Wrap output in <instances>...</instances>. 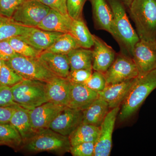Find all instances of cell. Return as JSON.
Masks as SVG:
<instances>
[{
	"label": "cell",
	"instance_id": "cell-19",
	"mask_svg": "<svg viewBox=\"0 0 156 156\" xmlns=\"http://www.w3.org/2000/svg\"><path fill=\"white\" fill-rule=\"evenodd\" d=\"M73 20L68 14H62L51 9L37 27L49 31L67 33Z\"/></svg>",
	"mask_w": 156,
	"mask_h": 156
},
{
	"label": "cell",
	"instance_id": "cell-37",
	"mask_svg": "<svg viewBox=\"0 0 156 156\" xmlns=\"http://www.w3.org/2000/svg\"><path fill=\"white\" fill-rule=\"evenodd\" d=\"M17 55L8 40L0 41V58L2 60L8 61Z\"/></svg>",
	"mask_w": 156,
	"mask_h": 156
},
{
	"label": "cell",
	"instance_id": "cell-40",
	"mask_svg": "<svg viewBox=\"0 0 156 156\" xmlns=\"http://www.w3.org/2000/svg\"><path fill=\"white\" fill-rule=\"evenodd\" d=\"M133 1V0H122L124 5H126L128 8L131 5V3Z\"/></svg>",
	"mask_w": 156,
	"mask_h": 156
},
{
	"label": "cell",
	"instance_id": "cell-41",
	"mask_svg": "<svg viewBox=\"0 0 156 156\" xmlns=\"http://www.w3.org/2000/svg\"><path fill=\"white\" fill-rule=\"evenodd\" d=\"M3 60H2L1 58H0V70H1V67H2V64Z\"/></svg>",
	"mask_w": 156,
	"mask_h": 156
},
{
	"label": "cell",
	"instance_id": "cell-26",
	"mask_svg": "<svg viewBox=\"0 0 156 156\" xmlns=\"http://www.w3.org/2000/svg\"><path fill=\"white\" fill-rule=\"evenodd\" d=\"M0 143L17 151L21 150L23 144L19 132L10 123L0 124Z\"/></svg>",
	"mask_w": 156,
	"mask_h": 156
},
{
	"label": "cell",
	"instance_id": "cell-16",
	"mask_svg": "<svg viewBox=\"0 0 156 156\" xmlns=\"http://www.w3.org/2000/svg\"><path fill=\"white\" fill-rule=\"evenodd\" d=\"M38 58L42 64L57 76L67 78L70 71L69 62L66 54L43 51Z\"/></svg>",
	"mask_w": 156,
	"mask_h": 156
},
{
	"label": "cell",
	"instance_id": "cell-8",
	"mask_svg": "<svg viewBox=\"0 0 156 156\" xmlns=\"http://www.w3.org/2000/svg\"><path fill=\"white\" fill-rule=\"evenodd\" d=\"M104 75L108 85L136 78L139 73L132 57L120 52Z\"/></svg>",
	"mask_w": 156,
	"mask_h": 156
},
{
	"label": "cell",
	"instance_id": "cell-29",
	"mask_svg": "<svg viewBox=\"0 0 156 156\" xmlns=\"http://www.w3.org/2000/svg\"><path fill=\"white\" fill-rule=\"evenodd\" d=\"M8 41L16 53L21 56L38 57L42 52L28 44L18 36L13 37Z\"/></svg>",
	"mask_w": 156,
	"mask_h": 156
},
{
	"label": "cell",
	"instance_id": "cell-23",
	"mask_svg": "<svg viewBox=\"0 0 156 156\" xmlns=\"http://www.w3.org/2000/svg\"><path fill=\"white\" fill-rule=\"evenodd\" d=\"M100 127L82 123L69 136L71 146L82 143L96 142L99 136Z\"/></svg>",
	"mask_w": 156,
	"mask_h": 156
},
{
	"label": "cell",
	"instance_id": "cell-14",
	"mask_svg": "<svg viewBox=\"0 0 156 156\" xmlns=\"http://www.w3.org/2000/svg\"><path fill=\"white\" fill-rule=\"evenodd\" d=\"M62 34L27 27L23 34L18 37L35 49L43 52L50 48Z\"/></svg>",
	"mask_w": 156,
	"mask_h": 156
},
{
	"label": "cell",
	"instance_id": "cell-15",
	"mask_svg": "<svg viewBox=\"0 0 156 156\" xmlns=\"http://www.w3.org/2000/svg\"><path fill=\"white\" fill-rule=\"evenodd\" d=\"M92 69L104 74L114 61L117 54L102 39L93 35Z\"/></svg>",
	"mask_w": 156,
	"mask_h": 156
},
{
	"label": "cell",
	"instance_id": "cell-18",
	"mask_svg": "<svg viewBox=\"0 0 156 156\" xmlns=\"http://www.w3.org/2000/svg\"><path fill=\"white\" fill-rule=\"evenodd\" d=\"M136 78L122 83L107 85L103 91L98 92L99 97L107 102L110 109L121 106Z\"/></svg>",
	"mask_w": 156,
	"mask_h": 156
},
{
	"label": "cell",
	"instance_id": "cell-5",
	"mask_svg": "<svg viewBox=\"0 0 156 156\" xmlns=\"http://www.w3.org/2000/svg\"><path fill=\"white\" fill-rule=\"evenodd\" d=\"M11 88L14 102L26 109L31 110L48 102L45 82L23 80Z\"/></svg>",
	"mask_w": 156,
	"mask_h": 156
},
{
	"label": "cell",
	"instance_id": "cell-13",
	"mask_svg": "<svg viewBox=\"0 0 156 156\" xmlns=\"http://www.w3.org/2000/svg\"><path fill=\"white\" fill-rule=\"evenodd\" d=\"M48 102L67 106L69 100L71 82L67 79L55 76L46 83Z\"/></svg>",
	"mask_w": 156,
	"mask_h": 156
},
{
	"label": "cell",
	"instance_id": "cell-7",
	"mask_svg": "<svg viewBox=\"0 0 156 156\" xmlns=\"http://www.w3.org/2000/svg\"><path fill=\"white\" fill-rule=\"evenodd\" d=\"M50 9L38 0H23L11 18L23 26L37 27Z\"/></svg>",
	"mask_w": 156,
	"mask_h": 156
},
{
	"label": "cell",
	"instance_id": "cell-38",
	"mask_svg": "<svg viewBox=\"0 0 156 156\" xmlns=\"http://www.w3.org/2000/svg\"><path fill=\"white\" fill-rule=\"evenodd\" d=\"M50 9L62 14H68L66 2L67 0H39Z\"/></svg>",
	"mask_w": 156,
	"mask_h": 156
},
{
	"label": "cell",
	"instance_id": "cell-31",
	"mask_svg": "<svg viewBox=\"0 0 156 156\" xmlns=\"http://www.w3.org/2000/svg\"><path fill=\"white\" fill-rule=\"evenodd\" d=\"M84 84L98 93L103 91L107 86L104 74L96 71L93 72L90 77Z\"/></svg>",
	"mask_w": 156,
	"mask_h": 156
},
{
	"label": "cell",
	"instance_id": "cell-25",
	"mask_svg": "<svg viewBox=\"0 0 156 156\" xmlns=\"http://www.w3.org/2000/svg\"><path fill=\"white\" fill-rule=\"evenodd\" d=\"M69 33L80 48L91 49L94 45V37L89 31L83 18L73 20Z\"/></svg>",
	"mask_w": 156,
	"mask_h": 156
},
{
	"label": "cell",
	"instance_id": "cell-43",
	"mask_svg": "<svg viewBox=\"0 0 156 156\" xmlns=\"http://www.w3.org/2000/svg\"><path fill=\"white\" fill-rule=\"evenodd\" d=\"M38 1H39V0H38Z\"/></svg>",
	"mask_w": 156,
	"mask_h": 156
},
{
	"label": "cell",
	"instance_id": "cell-33",
	"mask_svg": "<svg viewBox=\"0 0 156 156\" xmlns=\"http://www.w3.org/2000/svg\"><path fill=\"white\" fill-rule=\"evenodd\" d=\"M87 0H67L68 14L73 20L82 19L84 4Z\"/></svg>",
	"mask_w": 156,
	"mask_h": 156
},
{
	"label": "cell",
	"instance_id": "cell-2",
	"mask_svg": "<svg viewBox=\"0 0 156 156\" xmlns=\"http://www.w3.org/2000/svg\"><path fill=\"white\" fill-rule=\"evenodd\" d=\"M129 9L140 40L156 43V0H133Z\"/></svg>",
	"mask_w": 156,
	"mask_h": 156
},
{
	"label": "cell",
	"instance_id": "cell-3",
	"mask_svg": "<svg viewBox=\"0 0 156 156\" xmlns=\"http://www.w3.org/2000/svg\"><path fill=\"white\" fill-rule=\"evenodd\" d=\"M156 89V69L138 76L121 105L118 116L125 121L136 113L151 92Z\"/></svg>",
	"mask_w": 156,
	"mask_h": 156
},
{
	"label": "cell",
	"instance_id": "cell-11",
	"mask_svg": "<svg viewBox=\"0 0 156 156\" xmlns=\"http://www.w3.org/2000/svg\"><path fill=\"white\" fill-rule=\"evenodd\" d=\"M82 111L65 106L50 123L49 128L58 134L69 136L83 123Z\"/></svg>",
	"mask_w": 156,
	"mask_h": 156
},
{
	"label": "cell",
	"instance_id": "cell-24",
	"mask_svg": "<svg viewBox=\"0 0 156 156\" xmlns=\"http://www.w3.org/2000/svg\"><path fill=\"white\" fill-rule=\"evenodd\" d=\"M67 56L70 70L92 69L93 56L91 49L76 48L69 52Z\"/></svg>",
	"mask_w": 156,
	"mask_h": 156
},
{
	"label": "cell",
	"instance_id": "cell-4",
	"mask_svg": "<svg viewBox=\"0 0 156 156\" xmlns=\"http://www.w3.org/2000/svg\"><path fill=\"white\" fill-rule=\"evenodd\" d=\"M71 147L68 136L48 128L36 132L23 144L21 149L30 154L49 152L62 155L69 152Z\"/></svg>",
	"mask_w": 156,
	"mask_h": 156
},
{
	"label": "cell",
	"instance_id": "cell-32",
	"mask_svg": "<svg viewBox=\"0 0 156 156\" xmlns=\"http://www.w3.org/2000/svg\"><path fill=\"white\" fill-rule=\"evenodd\" d=\"M95 142L82 143L71 146L69 152L73 156H94Z\"/></svg>",
	"mask_w": 156,
	"mask_h": 156
},
{
	"label": "cell",
	"instance_id": "cell-30",
	"mask_svg": "<svg viewBox=\"0 0 156 156\" xmlns=\"http://www.w3.org/2000/svg\"><path fill=\"white\" fill-rule=\"evenodd\" d=\"M24 80L3 61L0 70V85L12 87Z\"/></svg>",
	"mask_w": 156,
	"mask_h": 156
},
{
	"label": "cell",
	"instance_id": "cell-12",
	"mask_svg": "<svg viewBox=\"0 0 156 156\" xmlns=\"http://www.w3.org/2000/svg\"><path fill=\"white\" fill-rule=\"evenodd\" d=\"M65 107L47 102L30 110L31 124L35 132L49 128L50 123Z\"/></svg>",
	"mask_w": 156,
	"mask_h": 156
},
{
	"label": "cell",
	"instance_id": "cell-28",
	"mask_svg": "<svg viewBox=\"0 0 156 156\" xmlns=\"http://www.w3.org/2000/svg\"><path fill=\"white\" fill-rule=\"evenodd\" d=\"M80 47L74 38L69 33L61 35L46 51L58 54H66Z\"/></svg>",
	"mask_w": 156,
	"mask_h": 156
},
{
	"label": "cell",
	"instance_id": "cell-39",
	"mask_svg": "<svg viewBox=\"0 0 156 156\" xmlns=\"http://www.w3.org/2000/svg\"><path fill=\"white\" fill-rule=\"evenodd\" d=\"M16 105L4 107H0V124L10 123Z\"/></svg>",
	"mask_w": 156,
	"mask_h": 156
},
{
	"label": "cell",
	"instance_id": "cell-35",
	"mask_svg": "<svg viewBox=\"0 0 156 156\" xmlns=\"http://www.w3.org/2000/svg\"><path fill=\"white\" fill-rule=\"evenodd\" d=\"M93 69H76L70 71L67 78L71 83L84 84L90 77Z\"/></svg>",
	"mask_w": 156,
	"mask_h": 156
},
{
	"label": "cell",
	"instance_id": "cell-27",
	"mask_svg": "<svg viewBox=\"0 0 156 156\" xmlns=\"http://www.w3.org/2000/svg\"><path fill=\"white\" fill-rule=\"evenodd\" d=\"M27 27L0 14V41L21 35Z\"/></svg>",
	"mask_w": 156,
	"mask_h": 156
},
{
	"label": "cell",
	"instance_id": "cell-42",
	"mask_svg": "<svg viewBox=\"0 0 156 156\" xmlns=\"http://www.w3.org/2000/svg\"><path fill=\"white\" fill-rule=\"evenodd\" d=\"M2 145V144H1V143H0V145Z\"/></svg>",
	"mask_w": 156,
	"mask_h": 156
},
{
	"label": "cell",
	"instance_id": "cell-10",
	"mask_svg": "<svg viewBox=\"0 0 156 156\" xmlns=\"http://www.w3.org/2000/svg\"><path fill=\"white\" fill-rule=\"evenodd\" d=\"M120 106L111 109L100 127V133L95 143L94 156H109L111 152L113 132Z\"/></svg>",
	"mask_w": 156,
	"mask_h": 156
},
{
	"label": "cell",
	"instance_id": "cell-20",
	"mask_svg": "<svg viewBox=\"0 0 156 156\" xmlns=\"http://www.w3.org/2000/svg\"><path fill=\"white\" fill-rule=\"evenodd\" d=\"M10 123L16 128L22 137L23 144L33 136L36 132L32 127L30 110L18 105L15 106Z\"/></svg>",
	"mask_w": 156,
	"mask_h": 156
},
{
	"label": "cell",
	"instance_id": "cell-36",
	"mask_svg": "<svg viewBox=\"0 0 156 156\" xmlns=\"http://www.w3.org/2000/svg\"><path fill=\"white\" fill-rule=\"evenodd\" d=\"M17 105L14 102L11 87L0 85V107Z\"/></svg>",
	"mask_w": 156,
	"mask_h": 156
},
{
	"label": "cell",
	"instance_id": "cell-9",
	"mask_svg": "<svg viewBox=\"0 0 156 156\" xmlns=\"http://www.w3.org/2000/svg\"><path fill=\"white\" fill-rule=\"evenodd\" d=\"M132 58L137 68L138 76L156 69V43L140 40L134 46Z\"/></svg>",
	"mask_w": 156,
	"mask_h": 156
},
{
	"label": "cell",
	"instance_id": "cell-17",
	"mask_svg": "<svg viewBox=\"0 0 156 156\" xmlns=\"http://www.w3.org/2000/svg\"><path fill=\"white\" fill-rule=\"evenodd\" d=\"M98 97V92L85 84L71 83L69 100L67 106L83 111Z\"/></svg>",
	"mask_w": 156,
	"mask_h": 156
},
{
	"label": "cell",
	"instance_id": "cell-34",
	"mask_svg": "<svg viewBox=\"0 0 156 156\" xmlns=\"http://www.w3.org/2000/svg\"><path fill=\"white\" fill-rule=\"evenodd\" d=\"M23 0H0V14L11 18Z\"/></svg>",
	"mask_w": 156,
	"mask_h": 156
},
{
	"label": "cell",
	"instance_id": "cell-21",
	"mask_svg": "<svg viewBox=\"0 0 156 156\" xmlns=\"http://www.w3.org/2000/svg\"><path fill=\"white\" fill-rule=\"evenodd\" d=\"M92 6L95 25L98 29L111 34L113 14L107 0H89Z\"/></svg>",
	"mask_w": 156,
	"mask_h": 156
},
{
	"label": "cell",
	"instance_id": "cell-6",
	"mask_svg": "<svg viewBox=\"0 0 156 156\" xmlns=\"http://www.w3.org/2000/svg\"><path fill=\"white\" fill-rule=\"evenodd\" d=\"M5 62L24 80L46 83L57 76L47 69L39 61L38 57H25L17 54Z\"/></svg>",
	"mask_w": 156,
	"mask_h": 156
},
{
	"label": "cell",
	"instance_id": "cell-1",
	"mask_svg": "<svg viewBox=\"0 0 156 156\" xmlns=\"http://www.w3.org/2000/svg\"><path fill=\"white\" fill-rule=\"evenodd\" d=\"M112 12L111 34L118 42L121 52L132 57L134 46L140 41L128 19L122 1L107 0Z\"/></svg>",
	"mask_w": 156,
	"mask_h": 156
},
{
	"label": "cell",
	"instance_id": "cell-22",
	"mask_svg": "<svg viewBox=\"0 0 156 156\" xmlns=\"http://www.w3.org/2000/svg\"><path fill=\"white\" fill-rule=\"evenodd\" d=\"M110 110L107 102L99 96L83 111V123L100 127Z\"/></svg>",
	"mask_w": 156,
	"mask_h": 156
}]
</instances>
